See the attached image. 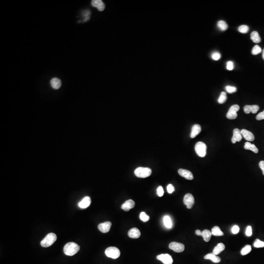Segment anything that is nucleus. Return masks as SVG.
Returning a JSON list of instances; mask_svg holds the SVG:
<instances>
[{
	"label": "nucleus",
	"instance_id": "f257e3e1",
	"mask_svg": "<svg viewBox=\"0 0 264 264\" xmlns=\"http://www.w3.org/2000/svg\"><path fill=\"white\" fill-rule=\"evenodd\" d=\"M80 246L74 242H69L64 247V252L67 256H73L78 252Z\"/></svg>",
	"mask_w": 264,
	"mask_h": 264
},
{
	"label": "nucleus",
	"instance_id": "f03ea898",
	"mask_svg": "<svg viewBox=\"0 0 264 264\" xmlns=\"http://www.w3.org/2000/svg\"><path fill=\"white\" fill-rule=\"evenodd\" d=\"M57 240V236L53 233L47 234L44 239L41 242V245L44 248H48L51 246Z\"/></svg>",
	"mask_w": 264,
	"mask_h": 264
},
{
	"label": "nucleus",
	"instance_id": "7ed1b4c3",
	"mask_svg": "<svg viewBox=\"0 0 264 264\" xmlns=\"http://www.w3.org/2000/svg\"><path fill=\"white\" fill-rule=\"evenodd\" d=\"M152 170L147 167H138L135 170V174L138 177L145 178L151 175Z\"/></svg>",
	"mask_w": 264,
	"mask_h": 264
},
{
	"label": "nucleus",
	"instance_id": "20e7f679",
	"mask_svg": "<svg viewBox=\"0 0 264 264\" xmlns=\"http://www.w3.org/2000/svg\"><path fill=\"white\" fill-rule=\"evenodd\" d=\"M206 148L207 147L205 143L201 142H197L195 146L196 153L201 158L205 157L206 155Z\"/></svg>",
	"mask_w": 264,
	"mask_h": 264
},
{
	"label": "nucleus",
	"instance_id": "39448f33",
	"mask_svg": "<svg viewBox=\"0 0 264 264\" xmlns=\"http://www.w3.org/2000/svg\"><path fill=\"white\" fill-rule=\"evenodd\" d=\"M105 252L106 256L112 259L118 258L120 255V252L119 249L114 246L107 248Z\"/></svg>",
	"mask_w": 264,
	"mask_h": 264
},
{
	"label": "nucleus",
	"instance_id": "423d86ee",
	"mask_svg": "<svg viewBox=\"0 0 264 264\" xmlns=\"http://www.w3.org/2000/svg\"><path fill=\"white\" fill-rule=\"evenodd\" d=\"M240 107L238 105H233L230 108L227 114V117L229 120H234L237 117V112L239 110Z\"/></svg>",
	"mask_w": 264,
	"mask_h": 264
},
{
	"label": "nucleus",
	"instance_id": "0eeeda50",
	"mask_svg": "<svg viewBox=\"0 0 264 264\" xmlns=\"http://www.w3.org/2000/svg\"><path fill=\"white\" fill-rule=\"evenodd\" d=\"M169 248L171 250L176 252H182L184 250L183 244L177 242H172L169 245Z\"/></svg>",
	"mask_w": 264,
	"mask_h": 264
},
{
	"label": "nucleus",
	"instance_id": "6e6552de",
	"mask_svg": "<svg viewBox=\"0 0 264 264\" xmlns=\"http://www.w3.org/2000/svg\"><path fill=\"white\" fill-rule=\"evenodd\" d=\"M195 200L192 195L189 193L186 194L183 198V202L186 205L187 208L191 209L194 205Z\"/></svg>",
	"mask_w": 264,
	"mask_h": 264
},
{
	"label": "nucleus",
	"instance_id": "1a4fd4ad",
	"mask_svg": "<svg viewBox=\"0 0 264 264\" xmlns=\"http://www.w3.org/2000/svg\"><path fill=\"white\" fill-rule=\"evenodd\" d=\"M157 259L160 260L164 264H172L173 260L171 256L168 254H161L157 256Z\"/></svg>",
	"mask_w": 264,
	"mask_h": 264
},
{
	"label": "nucleus",
	"instance_id": "9d476101",
	"mask_svg": "<svg viewBox=\"0 0 264 264\" xmlns=\"http://www.w3.org/2000/svg\"><path fill=\"white\" fill-rule=\"evenodd\" d=\"M111 226V223L110 221H106L100 224L98 226V228L101 232L106 233L109 232Z\"/></svg>",
	"mask_w": 264,
	"mask_h": 264
},
{
	"label": "nucleus",
	"instance_id": "9b49d317",
	"mask_svg": "<svg viewBox=\"0 0 264 264\" xmlns=\"http://www.w3.org/2000/svg\"><path fill=\"white\" fill-rule=\"evenodd\" d=\"M178 173L180 176L184 177L188 180H192L193 179V175L190 171L186 169H180L178 170Z\"/></svg>",
	"mask_w": 264,
	"mask_h": 264
},
{
	"label": "nucleus",
	"instance_id": "f8f14e48",
	"mask_svg": "<svg viewBox=\"0 0 264 264\" xmlns=\"http://www.w3.org/2000/svg\"><path fill=\"white\" fill-rule=\"evenodd\" d=\"M259 110V107L257 105H246L243 107V111L246 114H249L252 112V114H256Z\"/></svg>",
	"mask_w": 264,
	"mask_h": 264
},
{
	"label": "nucleus",
	"instance_id": "ddd939ff",
	"mask_svg": "<svg viewBox=\"0 0 264 264\" xmlns=\"http://www.w3.org/2000/svg\"><path fill=\"white\" fill-rule=\"evenodd\" d=\"M242 135L241 131L238 129H235L233 130V135L231 139V142L234 144L236 142H239L242 140Z\"/></svg>",
	"mask_w": 264,
	"mask_h": 264
},
{
	"label": "nucleus",
	"instance_id": "4468645a",
	"mask_svg": "<svg viewBox=\"0 0 264 264\" xmlns=\"http://www.w3.org/2000/svg\"><path fill=\"white\" fill-rule=\"evenodd\" d=\"M135 202L132 199H129L126 201L121 206V208L125 211H129L130 209L135 207Z\"/></svg>",
	"mask_w": 264,
	"mask_h": 264
},
{
	"label": "nucleus",
	"instance_id": "2eb2a0df",
	"mask_svg": "<svg viewBox=\"0 0 264 264\" xmlns=\"http://www.w3.org/2000/svg\"><path fill=\"white\" fill-rule=\"evenodd\" d=\"M241 132L242 136H243L244 139L246 140L249 142H252L254 140V136L252 132H249L246 129L242 130Z\"/></svg>",
	"mask_w": 264,
	"mask_h": 264
},
{
	"label": "nucleus",
	"instance_id": "dca6fc26",
	"mask_svg": "<svg viewBox=\"0 0 264 264\" xmlns=\"http://www.w3.org/2000/svg\"><path fill=\"white\" fill-rule=\"evenodd\" d=\"M92 7H96L100 11H102L105 8L104 3L101 0H93L92 1Z\"/></svg>",
	"mask_w": 264,
	"mask_h": 264
},
{
	"label": "nucleus",
	"instance_id": "f3484780",
	"mask_svg": "<svg viewBox=\"0 0 264 264\" xmlns=\"http://www.w3.org/2000/svg\"><path fill=\"white\" fill-rule=\"evenodd\" d=\"M91 204V198L89 197H85L82 200L79 202L78 206L81 208H86L90 205Z\"/></svg>",
	"mask_w": 264,
	"mask_h": 264
},
{
	"label": "nucleus",
	"instance_id": "a211bd4d",
	"mask_svg": "<svg viewBox=\"0 0 264 264\" xmlns=\"http://www.w3.org/2000/svg\"><path fill=\"white\" fill-rule=\"evenodd\" d=\"M201 131V127L199 124H195L193 125L191 130L190 137L191 138H195L197 135H199Z\"/></svg>",
	"mask_w": 264,
	"mask_h": 264
},
{
	"label": "nucleus",
	"instance_id": "6ab92c4d",
	"mask_svg": "<svg viewBox=\"0 0 264 264\" xmlns=\"http://www.w3.org/2000/svg\"><path fill=\"white\" fill-rule=\"evenodd\" d=\"M128 236L133 239H137L140 236V232L137 228H133L128 232Z\"/></svg>",
	"mask_w": 264,
	"mask_h": 264
},
{
	"label": "nucleus",
	"instance_id": "aec40b11",
	"mask_svg": "<svg viewBox=\"0 0 264 264\" xmlns=\"http://www.w3.org/2000/svg\"><path fill=\"white\" fill-rule=\"evenodd\" d=\"M51 87L54 89H59V88L61 87V81L58 78L54 77L51 79Z\"/></svg>",
	"mask_w": 264,
	"mask_h": 264
},
{
	"label": "nucleus",
	"instance_id": "412c9836",
	"mask_svg": "<svg viewBox=\"0 0 264 264\" xmlns=\"http://www.w3.org/2000/svg\"><path fill=\"white\" fill-rule=\"evenodd\" d=\"M205 259H208V260H210L212 261L213 262L215 263H218L221 261V258L220 257L217 256L216 255L212 253H209L206 255L205 256Z\"/></svg>",
	"mask_w": 264,
	"mask_h": 264
},
{
	"label": "nucleus",
	"instance_id": "4be33fe9",
	"mask_svg": "<svg viewBox=\"0 0 264 264\" xmlns=\"http://www.w3.org/2000/svg\"><path fill=\"white\" fill-rule=\"evenodd\" d=\"M250 38L252 41L255 43H259L261 41V39L260 35L259 34L258 32L256 31H254L252 32L250 34Z\"/></svg>",
	"mask_w": 264,
	"mask_h": 264
},
{
	"label": "nucleus",
	"instance_id": "5701e85b",
	"mask_svg": "<svg viewBox=\"0 0 264 264\" xmlns=\"http://www.w3.org/2000/svg\"><path fill=\"white\" fill-rule=\"evenodd\" d=\"M225 249V246L223 243H219L215 247L213 250V253L215 255H218L223 252Z\"/></svg>",
	"mask_w": 264,
	"mask_h": 264
},
{
	"label": "nucleus",
	"instance_id": "b1692460",
	"mask_svg": "<svg viewBox=\"0 0 264 264\" xmlns=\"http://www.w3.org/2000/svg\"><path fill=\"white\" fill-rule=\"evenodd\" d=\"M244 148L246 150H251L255 153H258V149L254 144H252L249 142H246L245 144Z\"/></svg>",
	"mask_w": 264,
	"mask_h": 264
},
{
	"label": "nucleus",
	"instance_id": "393cba45",
	"mask_svg": "<svg viewBox=\"0 0 264 264\" xmlns=\"http://www.w3.org/2000/svg\"><path fill=\"white\" fill-rule=\"evenodd\" d=\"M212 236V233L210 230H205L202 232L201 236H202L204 238V240L205 242H209L210 240L211 237Z\"/></svg>",
	"mask_w": 264,
	"mask_h": 264
},
{
	"label": "nucleus",
	"instance_id": "a878e982",
	"mask_svg": "<svg viewBox=\"0 0 264 264\" xmlns=\"http://www.w3.org/2000/svg\"><path fill=\"white\" fill-rule=\"evenodd\" d=\"M212 235L216 236H221L224 235V233L221 231L220 227L217 226H215L211 230Z\"/></svg>",
	"mask_w": 264,
	"mask_h": 264
},
{
	"label": "nucleus",
	"instance_id": "bb28decb",
	"mask_svg": "<svg viewBox=\"0 0 264 264\" xmlns=\"http://www.w3.org/2000/svg\"><path fill=\"white\" fill-rule=\"evenodd\" d=\"M164 224L165 227L171 228L172 227V221L169 216H165L164 218Z\"/></svg>",
	"mask_w": 264,
	"mask_h": 264
},
{
	"label": "nucleus",
	"instance_id": "cd10ccee",
	"mask_svg": "<svg viewBox=\"0 0 264 264\" xmlns=\"http://www.w3.org/2000/svg\"><path fill=\"white\" fill-rule=\"evenodd\" d=\"M218 27L219 28L220 30L222 31H225L228 28V26L227 23L224 21H219L217 23Z\"/></svg>",
	"mask_w": 264,
	"mask_h": 264
},
{
	"label": "nucleus",
	"instance_id": "c85d7f7f",
	"mask_svg": "<svg viewBox=\"0 0 264 264\" xmlns=\"http://www.w3.org/2000/svg\"><path fill=\"white\" fill-rule=\"evenodd\" d=\"M227 99V95L225 92H221L220 95L219 99L218 100V102L220 104H223L226 102Z\"/></svg>",
	"mask_w": 264,
	"mask_h": 264
},
{
	"label": "nucleus",
	"instance_id": "c756f323",
	"mask_svg": "<svg viewBox=\"0 0 264 264\" xmlns=\"http://www.w3.org/2000/svg\"><path fill=\"white\" fill-rule=\"evenodd\" d=\"M252 251V247L250 245H246L241 250V254L242 255H246Z\"/></svg>",
	"mask_w": 264,
	"mask_h": 264
},
{
	"label": "nucleus",
	"instance_id": "7c9ffc66",
	"mask_svg": "<svg viewBox=\"0 0 264 264\" xmlns=\"http://www.w3.org/2000/svg\"><path fill=\"white\" fill-rule=\"evenodd\" d=\"M249 30V27L246 25H242L238 28V31L242 33H246Z\"/></svg>",
	"mask_w": 264,
	"mask_h": 264
},
{
	"label": "nucleus",
	"instance_id": "2f4dec72",
	"mask_svg": "<svg viewBox=\"0 0 264 264\" xmlns=\"http://www.w3.org/2000/svg\"><path fill=\"white\" fill-rule=\"evenodd\" d=\"M261 52L262 49L260 46H259L258 45H255L252 50V54L253 55H257Z\"/></svg>",
	"mask_w": 264,
	"mask_h": 264
},
{
	"label": "nucleus",
	"instance_id": "473e14b6",
	"mask_svg": "<svg viewBox=\"0 0 264 264\" xmlns=\"http://www.w3.org/2000/svg\"><path fill=\"white\" fill-rule=\"evenodd\" d=\"M139 218H140V220H142V221H144V222H146V221H148L149 219H150L149 216H148L146 214V213L144 212H142L140 213Z\"/></svg>",
	"mask_w": 264,
	"mask_h": 264
},
{
	"label": "nucleus",
	"instance_id": "72a5a7b5",
	"mask_svg": "<svg viewBox=\"0 0 264 264\" xmlns=\"http://www.w3.org/2000/svg\"><path fill=\"white\" fill-rule=\"evenodd\" d=\"M253 246L256 248H261L264 247V242L260 241L259 239H256L253 243Z\"/></svg>",
	"mask_w": 264,
	"mask_h": 264
},
{
	"label": "nucleus",
	"instance_id": "f704fd0d",
	"mask_svg": "<svg viewBox=\"0 0 264 264\" xmlns=\"http://www.w3.org/2000/svg\"><path fill=\"white\" fill-rule=\"evenodd\" d=\"M226 91L230 94H232L233 92H236L237 91V88L230 86H227L226 87Z\"/></svg>",
	"mask_w": 264,
	"mask_h": 264
},
{
	"label": "nucleus",
	"instance_id": "c9c22d12",
	"mask_svg": "<svg viewBox=\"0 0 264 264\" xmlns=\"http://www.w3.org/2000/svg\"><path fill=\"white\" fill-rule=\"evenodd\" d=\"M227 69L229 70H232L234 69V63L231 61H228L227 63Z\"/></svg>",
	"mask_w": 264,
	"mask_h": 264
},
{
	"label": "nucleus",
	"instance_id": "e433bc0d",
	"mask_svg": "<svg viewBox=\"0 0 264 264\" xmlns=\"http://www.w3.org/2000/svg\"><path fill=\"white\" fill-rule=\"evenodd\" d=\"M212 58L214 60H218L221 58V54H219V52H214L212 54Z\"/></svg>",
	"mask_w": 264,
	"mask_h": 264
},
{
	"label": "nucleus",
	"instance_id": "4c0bfd02",
	"mask_svg": "<svg viewBox=\"0 0 264 264\" xmlns=\"http://www.w3.org/2000/svg\"><path fill=\"white\" fill-rule=\"evenodd\" d=\"M157 194L159 197H162L164 195V190L162 186H160L157 189Z\"/></svg>",
	"mask_w": 264,
	"mask_h": 264
},
{
	"label": "nucleus",
	"instance_id": "58836bf2",
	"mask_svg": "<svg viewBox=\"0 0 264 264\" xmlns=\"http://www.w3.org/2000/svg\"><path fill=\"white\" fill-rule=\"evenodd\" d=\"M239 227H238V226H236V225L233 226L232 228V229H231L232 233L233 234H237V233L239 232Z\"/></svg>",
	"mask_w": 264,
	"mask_h": 264
},
{
	"label": "nucleus",
	"instance_id": "ea45409f",
	"mask_svg": "<svg viewBox=\"0 0 264 264\" xmlns=\"http://www.w3.org/2000/svg\"><path fill=\"white\" fill-rule=\"evenodd\" d=\"M252 227L250 226H248L246 231V234L247 236L250 237L252 236Z\"/></svg>",
	"mask_w": 264,
	"mask_h": 264
},
{
	"label": "nucleus",
	"instance_id": "a19ab883",
	"mask_svg": "<svg viewBox=\"0 0 264 264\" xmlns=\"http://www.w3.org/2000/svg\"><path fill=\"white\" fill-rule=\"evenodd\" d=\"M167 191H168V192L169 193V194H171L174 191L175 188H174V187L173 186H172V184H169L167 186Z\"/></svg>",
	"mask_w": 264,
	"mask_h": 264
},
{
	"label": "nucleus",
	"instance_id": "79ce46f5",
	"mask_svg": "<svg viewBox=\"0 0 264 264\" xmlns=\"http://www.w3.org/2000/svg\"><path fill=\"white\" fill-rule=\"evenodd\" d=\"M256 119L258 120H264V111L262 112L259 113L257 116H256Z\"/></svg>",
	"mask_w": 264,
	"mask_h": 264
},
{
	"label": "nucleus",
	"instance_id": "37998d69",
	"mask_svg": "<svg viewBox=\"0 0 264 264\" xmlns=\"http://www.w3.org/2000/svg\"><path fill=\"white\" fill-rule=\"evenodd\" d=\"M259 165L263 172V175H264V161H260L259 164Z\"/></svg>",
	"mask_w": 264,
	"mask_h": 264
},
{
	"label": "nucleus",
	"instance_id": "c03bdc74",
	"mask_svg": "<svg viewBox=\"0 0 264 264\" xmlns=\"http://www.w3.org/2000/svg\"><path fill=\"white\" fill-rule=\"evenodd\" d=\"M195 233L197 235H198V236H201V235H202V231H201L200 230H196Z\"/></svg>",
	"mask_w": 264,
	"mask_h": 264
},
{
	"label": "nucleus",
	"instance_id": "a18cd8bd",
	"mask_svg": "<svg viewBox=\"0 0 264 264\" xmlns=\"http://www.w3.org/2000/svg\"><path fill=\"white\" fill-rule=\"evenodd\" d=\"M262 58L264 60V49L263 50V54H262Z\"/></svg>",
	"mask_w": 264,
	"mask_h": 264
}]
</instances>
